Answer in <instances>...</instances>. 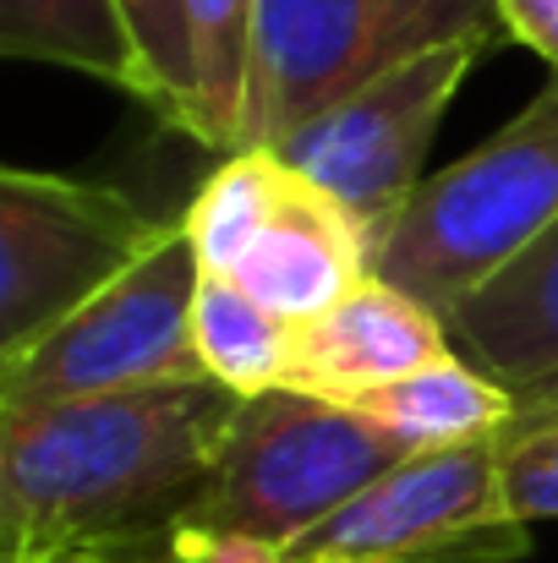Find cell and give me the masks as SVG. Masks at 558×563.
<instances>
[{"instance_id":"obj_20","label":"cell","mask_w":558,"mask_h":563,"mask_svg":"<svg viewBox=\"0 0 558 563\" xmlns=\"http://www.w3.org/2000/svg\"><path fill=\"white\" fill-rule=\"evenodd\" d=\"M127 559V553H121ZM0 563H116V553H88V548H33V553H11Z\"/></svg>"},{"instance_id":"obj_7","label":"cell","mask_w":558,"mask_h":563,"mask_svg":"<svg viewBox=\"0 0 558 563\" xmlns=\"http://www.w3.org/2000/svg\"><path fill=\"white\" fill-rule=\"evenodd\" d=\"M532 526L510 509L499 443L405 454L346 509L285 548V563H526Z\"/></svg>"},{"instance_id":"obj_17","label":"cell","mask_w":558,"mask_h":563,"mask_svg":"<svg viewBox=\"0 0 558 563\" xmlns=\"http://www.w3.org/2000/svg\"><path fill=\"white\" fill-rule=\"evenodd\" d=\"M138 49V71H143V93L138 104H149L171 132L197 137V88H192V49H186V16L182 0H116Z\"/></svg>"},{"instance_id":"obj_16","label":"cell","mask_w":558,"mask_h":563,"mask_svg":"<svg viewBox=\"0 0 558 563\" xmlns=\"http://www.w3.org/2000/svg\"><path fill=\"white\" fill-rule=\"evenodd\" d=\"M192 88H197V137L219 159L241 148L247 110V66H252V22L258 0H182Z\"/></svg>"},{"instance_id":"obj_21","label":"cell","mask_w":558,"mask_h":563,"mask_svg":"<svg viewBox=\"0 0 558 563\" xmlns=\"http://www.w3.org/2000/svg\"><path fill=\"white\" fill-rule=\"evenodd\" d=\"M116 563H192L186 553H176V548H149V553H127V559Z\"/></svg>"},{"instance_id":"obj_15","label":"cell","mask_w":558,"mask_h":563,"mask_svg":"<svg viewBox=\"0 0 558 563\" xmlns=\"http://www.w3.org/2000/svg\"><path fill=\"white\" fill-rule=\"evenodd\" d=\"M285 191H291V170H285L280 154H269V148L225 154L219 170L203 181V191L192 197V208L182 213L203 274L230 279L241 268V257L252 252V241L274 224Z\"/></svg>"},{"instance_id":"obj_1","label":"cell","mask_w":558,"mask_h":563,"mask_svg":"<svg viewBox=\"0 0 558 563\" xmlns=\"http://www.w3.org/2000/svg\"><path fill=\"white\" fill-rule=\"evenodd\" d=\"M241 399L214 377L0 405V559L33 548H171Z\"/></svg>"},{"instance_id":"obj_10","label":"cell","mask_w":558,"mask_h":563,"mask_svg":"<svg viewBox=\"0 0 558 563\" xmlns=\"http://www.w3.org/2000/svg\"><path fill=\"white\" fill-rule=\"evenodd\" d=\"M230 279L247 285L274 318L296 329V323L324 318L362 279H372V241L335 197H324L313 181L291 170V191L274 224L252 241V252L241 257Z\"/></svg>"},{"instance_id":"obj_11","label":"cell","mask_w":558,"mask_h":563,"mask_svg":"<svg viewBox=\"0 0 558 563\" xmlns=\"http://www.w3.org/2000/svg\"><path fill=\"white\" fill-rule=\"evenodd\" d=\"M449 334L515 394L558 383V224L449 312Z\"/></svg>"},{"instance_id":"obj_8","label":"cell","mask_w":558,"mask_h":563,"mask_svg":"<svg viewBox=\"0 0 558 563\" xmlns=\"http://www.w3.org/2000/svg\"><path fill=\"white\" fill-rule=\"evenodd\" d=\"M477 55H488V49L449 44V49L416 55V60L372 77L351 99L329 104L307 126H296L269 154H280L302 181L335 197L368 230L372 252H378L389 224L405 213V202L427 181L422 159H427L438 121L449 115L460 82L471 77Z\"/></svg>"},{"instance_id":"obj_18","label":"cell","mask_w":558,"mask_h":563,"mask_svg":"<svg viewBox=\"0 0 558 563\" xmlns=\"http://www.w3.org/2000/svg\"><path fill=\"white\" fill-rule=\"evenodd\" d=\"M504 493L526 526L558 520V405H526L515 427L499 438Z\"/></svg>"},{"instance_id":"obj_12","label":"cell","mask_w":558,"mask_h":563,"mask_svg":"<svg viewBox=\"0 0 558 563\" xmlns=\"http://www.w3.org/2000/svg\"><path fill=\"white\" fill-rule=\"evenodd\" d=\"M351 410H362L405 454H438V449L499 443L521 416V394L455 351L422 373L351 399Z\"/></svg>"},{"instance_id":"obj_4","label":"cell","mask_w":558,"mask_h":563,"mask_svg":"<svg viewBox=\"0 0 558 563\" xmlns=\"http://www.w3.org/2000/svg\"><path fill=\"white\" fill-rule=\"evenodd\" d=\"M400 460L405 449L362 410L302 388H269L241 399L214 476L176 531L241 537L285 553Z\"/></svg>"},{"instance_id":"obj_13","label":"cell","mask_w":558,"mask_h":563,"mask_svg":"<svg viewBox=\"0 0 558 563\" xmlns=\"http://www.w3.org/2000/svg\"><path fill=\"white\" fill-rule=\"evenodd\" d=\"M0 49L61 71L99 77L121 93H143L138 49L116 0H0Z\"/></svg>"},{"instance_id":"obj_14","label":"cell","mask_w":558,"mask_h":563,"mask_svg":"<svg viewBox=\"0 0 558 563\" xmlns=\"http://www.w3.org/2000/svg\"><path fill=\"white\" fill-rule=\"evenodd\" d=\"M192 329H197L203 373L214 377L219 388H230L236 399H258L269 388H285L296 329L285 318H274L247 285L203 274Z\"/></svg>"},{"instance_id":"obj_9","label":"cell","mask_w":558,"mask_h":563,"mask_svg":"<svg viewBox=\"0 0 558 563\" xmlns=\"http://www.w3.org/2000/svg\"><path fill=\"white\" fill-rule=\"evenodd\" d=\"M455 356L449 318L416 301L411 290L389 279H362L346 301H335L324 318L296 323L291 345V377L285 388L351 405L383 383L422 373L433 362Z\"/></svg>"},{"instance_id":"obj_3","label":"cell","mask_w":558,"mask_h":563,"mask_svg":"<svg viewBox=\"0 0 558 563\" xmlns=\"http://www.w3.org/2000/svg\"><path fill=\"white\" fill-rule=\"evenodd\" d=\"M499 38V0H258L241 148H280L296 126L416 55L493 49Z\"/></svg>"},{"instance_id":"obj_19","label":"cell","mask_w":558,"mask_h":563,"mask_svg":"<svg viewBox=\"0 0 558 563\" xmlns=\"http://www.w3.org/2000/svg\"><path fill=\"white\" fill-rule=\"evenodd\" d=\"M499 16H504V38L526 44L558 71V0H499Z\"/></svg>"},{"instance_id":"obj_5","label":"cell","mask_w":558,"mask_h":563,"mask_svg":"<svg viewBox=\"0 0 558 563\" xmlns=\"http://www.w3.org/2000/svg\"><path fill=\"white\" fill-rule=\"evenodd\" d=\"M197 285V246L182 219H171V230L116 285H105L39 345L0 362V405H55L208 377L192 329Z\"/></svg>"},{"instance_id":"obj_6","label":"cell","mask_w":558,"mask_h":563,"mask_svg":"<svg viewBox=\"0 0 558 563\" xmlns=\"http://www.w3.org/2000/svg\"><path fill=\"white\" fill-rule=\"evenodd\" d=\"M165 230L171 219H154L116 187L0 170V362L61 329Z\"/></svg>"},{"instance_id":"obj_2","label":"cell","mask_w":558,"mask_h":563,"mask_svg":"<svg viewBox=\"0 0 558 563\" xmlns=\"http://www.w3.org/2000/svg\"><path fill=\"white\" fill-rule=\"evenodd\" d=\"M558 224V71L482 148L460 154L389 224L372 274L433 312H455L504 263Z\"/></svg>"},{"instance_id":"obj_22","label":"cell","mask_w":558,"mask_h":563,"mask_svg":"<svg viewBox=\"0 0 558 563\" xmlns=\"http://www.w3.org/2000/svg\"><path fill=\"white\" fill-rule=\"evenodd\" d=\"M526 405H558V383H548V388H537V394H521Z\"/></svg>"}]
</instances>
